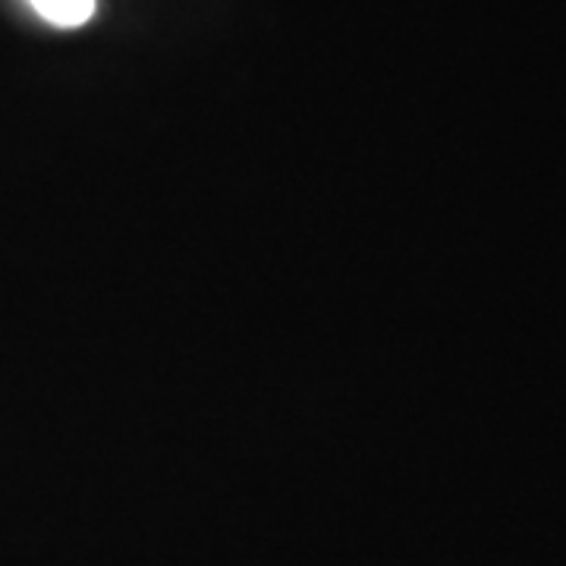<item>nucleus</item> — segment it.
I'll return each instance as SVG.
<instances>
[{
	"mask_svg": "<svg viewBox=\"0 0 566 566\" xmlns=\"http://www.w3.org/2000/svg\"><path fill=\"white\" fill-rule=\"evenodd\" d=\"M29 3L41 20L54 22L61 29H76L95 13V0H29Z\"/></svg>",
	"mask_w": 566,
	"mask_h": 566,
	"instance_id": "obj_1",
	"label": "nucleus"
}]
</instances>
